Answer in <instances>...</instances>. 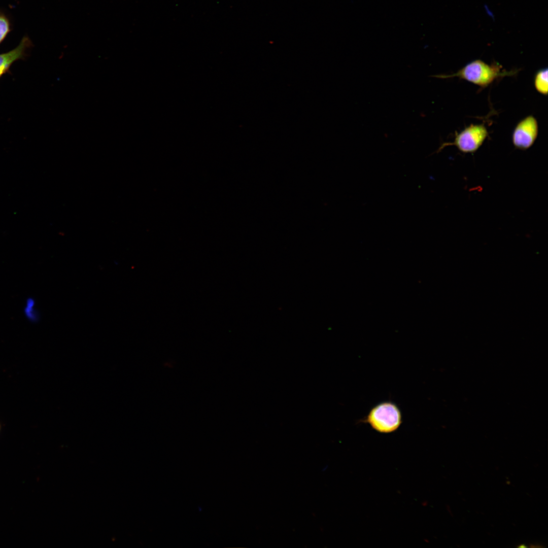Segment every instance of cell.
Wrapping results in <instances>:
<instances>
[{
    "label": "cell",
    "instance_id": "9c48e42d",
    "mask_svg": "<svg viewBox=\"0 0 548 548\" xmlns=\"http://www.w3.org/2000/svg\"><path fill=\"white\" fill-rule=\"evenodd\" d=\"M0 428H1V427H0Z\"/></svg>",
    "mask_w": 548,
    "mask_h": 548
},
{
    "label": "cell",
    "instance_id": "6da1fadb",
    "mask_svg": "<svg viewBox=\"0 0 548 548\" xmlns=\"http://www.w3.org/2000/svg\"><path fill=\"white\" fill-rule=\"evenodd\" d=\"M516 73V71H503L498 64L489 65L477 59L468 63L454 74L438 77L442 78L458 77L484 88L500 77L512 76Z\"/></svg>",
    "mask_w": 548,
    "mask_h": 548
},
{
    "label": "cell",
    "instance_id": "277c9868",
    "mask_svg": "<svg viewBox=\"0 0 548 548\" xmlns=\"http://www.w3.org/2000/svg\"><path fill=\"white\" fill-rule=\"evenodd\" d=\"M538 133L537 120L532 115L527 116L517 124L513 131V145L519 149H528L534 143Z\"/></svg>",
    "mask_w": 548,
    "mask_h": 548
},
{
    "label": "cell",
    "instance_id": "8992f818",
    "mask_svg": "<svg viewBox=\"0 0 548 548\" xmlns=\"http://www.w3.org/2000/svg\"><path fill=\"white\" fill-rule=\"evenodd\" d=\"M534 84L536 90L540 93L546 95L547 93L548 79L547 69H542L535 74Z\"/></svg>",
    "mask_w": 548,
    "mask_h": 548
},
{
    "label": "cell",
    "instance_id": "ba28073f",
    "mask_svg": "<svg viewBox=\"0 0 548 548\" xmlns=\"http://www.w3.org/2000/svg\"><path fill=\"white\" fill-rule=\"evenodd\" d=\"M33 306L34 303L33 300H31L27 301V305L25 310V313L27 317H28V319L32 320H35L37 318V316L36 315V313L35 311Z\"/></svg>",
    "mask_w": 548,
    "mask_h": 548
},
{
    "label": "cell",
    "instance_id": "5b68a950",
    "mask_svg": "<svg viewBox=\"0 0 548 548\" xmlns=\"http://www.w3.org/2000/svg\"><path fill=\"white\" fill-rule=\"evenodd\" d=\"M32 43L27 37H24L19 45L13 50L0 54V78L9 72L14 62L19 59H23L26 56L28 48Z\"/></svg>",
    "mask_w": 548,
    "mask_h": 548
},
{
    "label": "cell",
    "instance_id": "52a82bcc",
    "mask_svg": "<svg viewBox=\"0 0 548 548\" xmlns=\"http://www.w3.org/2000/svg\"><path fill=\"white\" fill-rule=\"evenodd\" d=\"M11 30V23L8 17L0 13V44Z\"/></svg>",
    "mask_w": 548,
    "mask_h": 548
},
{
    "label": "cell",
    "instance_id": "3957f363",
    "mask_svg": "<svg viewBox=\"0 0 548 548\" xmlns=\"http://www.w3.org/2000/svg\"><path fill=\"white\" fill-rule=\"evenodd\" d=\"M488 135L487 129L483 124H471L456 133L452 143H444L440 148L446 146L454 145L462 152L473 153L482 145Z\"/></svg>",
    "mask_w": 548,
    "mask_h": 548
},
{
    "label": "cell",
    "instance_id": "7a4b0ae2",
    "mask_svg": "<svg viewBox=\"0 0 548 548\" xmlns=\"http://www.w3.org/2000/svg\"><path fill=\"white\" fill-rule=\"evenodd\" d=\"M363 422L380 433H389L397 430L402 424V414L395 403L383 401L370 410Z\"/></svg>",
    "mask_w": 548,
    "mask_h": 548
}]
</instances>
